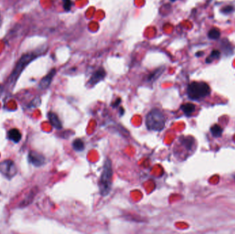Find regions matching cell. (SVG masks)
I'll use <instances>...</instances> for the list:
<instances>
[{
  "label": "cell",
  "mask_w": 235,
  "mask_h": 234,
  "mask_svg": "<svg viewBox=\"0 0 235 234\" xmlns=\"http://www.w3.org/2000/svg\"><path fill=\"white\" fill-rule=\"evenodd\" d=\"M73 148L77 152H81L85 148L84 142L80 139H76L72 143Z\"/></svg>",
  "instance_id": "obj_13"
},
{
  "label": "cell",
  "mask_w": 235,
  "mask_h": 234,
  "mask_svg": "<svg viewBox=\"0 0 235 234\" xmlns=\"http://www.w3.org/2000/svg\"><path fill=\"white\" fill-rule=\"evenodd\" d=\"M233 10H234V8L233 7L230 6H228L225 7L224 9H223L222 11L224 12V13H230Z\"/></svg>",
  "instance_id": "obj_21"
},
{
  "label": "cell",
  "mask_w": 235,
  "mask_h": 234,
  "mask_svg": "<svg viewBox=\"0 0 235 234\" xmlns=\"http://www.w3.org/2000/svg\"><path fill=\"white\" fill-rule=\"evenodd\" d=\"M164 70V67H159L157 69H156L152 73H151L147 77V81L148 82H153L156 81V79H157L160 76V75L162 74L163 73Z\"/></svg>",
  "instance_id": "obj_11"
},
{
  "label": "cell",
  "mask_w": 235,
  "mask_h": 234,
  "mask_svg": "<svg viewBox=\"0 0 235 234\" xmlns=\"http://www.w3.org/2000/svg\"><path fill=\"white\" fill-rule=\"evenodd\" d=\"M3 91H4V87H3L2 85H0V96H1L2 94H3Z\"/></svg>",
  "instance_id": "obj_22"
},
{
  "label": "cell",
  "mask_w": 235,
  "mask_h": 234,
  "mask_svg": "<svg viewBox=\"0 0 235 234\" xmlns=\"http://www.w3.org/2000/svg\"><path fill=\"white\" fill-rule=\"evenodd\" d=\"M181 109L183 111V112L186 115L190 116L194 113V111H195V106H194V104H193L186 103L182 105Z\"/></svg>",
  "instance_id": "obj_12"
},
{
  "label": "cell",
  "mask_w": 235,
  "mask_h": 234,
  "mask_svg": "<svg viewBox=\"0 0 235 234\" xmlns=\"http://www.w3.org/2000/svg\"><path fill=\"white\" fill-rule=\"evenodd\" d=\"M0 24H1V15H0Z\"/></svg>",
  "instance_id": "obj_25"
},
{
  "label": "cell",
  "mask_w": 235,
  "mask_h": 234,
  "mask_svg": "<svg viewBox=\"0 0 235 234\" xmlns=\"http://www.w3.org/2000/svg\"><path fill=\"white\" fill-rule=\"evenodd\" d=\"M210 93V88L209 85L203 82H191L187 89L188 98L193 100L202 99L208 95Z\"/></svg>",
  "instance_id": "obj_4"
},
{
  "label": "cell",
  "mask_w": 235,
  "mask_h": 234,
  "mask_svg": "<svg viewBox=\"0 0 235 234\" xmlns=\"http://www.w3.org/2000/svg\"><path fill=\"white\" fill-rule=\"evenodd\" d=\"M120 102H121V98H117V99L113 102L111 104V106H112L113 108H116L120 105Z\"/></svg>",
  "instance_id": "obj_20"
},
{
  "label": "cell",
  "mask_w": 235,
  "mask_h": 234,
  "mask_svg": "<svg viewBox=\"0 0 235 234\" xmlns=\"http://www.w3.org/2000/svg\"><path fill=\"white\" fill-rule=\"evenodd\" d=\"M220 57V52L218 50H213L210 56L206 58V63H210L215 59H218Z\"/></svg>",
  "instance_id": "obj_16"
},
{
  "label": "cell",
  "mask_w": 235,
  "mask_h": 234,
  "mask_svg": "<svg viewBox=\"0 0 235 234\" xmlns=\"http://www.w3.org/2000/svg\"><path fill=\"white\" fill-rule=\"evenodd\" d=\"M202 54H203V52H197V53L196 54L197 56H201V55H202Z\"/></svg>",
  "instance_id": "obj_24"
},
{
  "label": "cell",
  "mask_w": 235,
  "mask_h": 234,
  "mask_svg": "<svg viewBox=\"0 0 235 234\" xmlns=\"http://www.w3.org/2000/svg\"><path fill=\"white\" fill-rule=\"evenodd\" d=\"M28 161L30 164L36 167H40V166L43 165L45 161L44 156L35 151H30L28 154Z\"/></svg>",
  "instance_id": "obj_6"
},
{
  "label": "cell",
  "mask_w": 235,
  "mask_h": 234,
  "mask_svg": "<svg viewBox=\"0 0 235 234\" xmlns=\"http://www.w3.org/2000/svg\"><path fill=\"white\" fill-rule=\"evenodd\" d=\"M171 1H172V2H175V0H171Z\"/></svg>",
  "instance_id": "obj_26"
},
{
  "label": "cell",
  "mask_w": 235,
  "mask_h": 234,
  "mask_svg": "<svg viewBox=\"0 0 235 234\" xmlns=\"http://www.w3.org/2000/svg\"><path fill=\"white\" fill-rule=\"evenodd\" d=\"M48 117L49 121L52 125V127H54L55 128L58 129V130H60V129L62 128L61 122L59 118H58L57 114L53 112H49L48 114Z\"/></svg>",
  "instance_id": "obj_9"
},
{
  "label": "cell",
  "mask_w": 235,
  "mask_h": 234,
  "mask_svg": "<svg viewBox=\"0 0 235 234\" xmlns=\"http://www.w3.org/2000/svg\"><path fill=\"white\" fill-rule=\"evenodd\" d=\"M8 139L15 143H18L21 139V134L17 128H12L8 133Z\"/></svg>",
  "instance_id": "obj_10"
},
{
  "label": "cell",
  "mask_w": 235,
  "mask_h": 234,
  "mask_svg": "<svg viewBox=\"0 0 235 234\" xmlns=\"http://www.w3.org/2000/svg\"><path fill=\"white\" fill-rule=\"evenodd\" d=\"M120 115H122L124 114V109L123 108H120Z\"/></svg>",
  "instance_id": "obj_23"
},
{
  "label": "cell",
  "mask_w": 235,
  "mask_h": 234,
  "mask_svg": "<svg viewBox=\"0 0 235 234\" xmlns=\"http://www.w3.org/2000/svg\"><path fill=\"white\" fill-rule=\"evenodd\" d=\"M17 168L13 161L4 160L0 163V173L8 179H11L17 174Z\"/></svg>",
  "instance_id": "obj_5"
},
{
  "label": "cell",
  "mask_w": 235,
  "mask_h": 234,
  "mask_svg": "<svg viewBox=\"0 0 235 234\" xmlns=\"http://www.w3.org/2000/svg\"><path fill=\"white\" fill-rule=\"evenodd\" d=\"M40 103H41V100H40V98L38 97V98H36L34 99L32 102H31V103L30 104L29 107H38Z\"/></svg>",
  "instance_id": "obj_19"
},
{
  "label": "cell",
  "mask_w": 235,
  "mask_h": 234,
  "mask_svg": "<svg viewBox=\"0 0 235 234\" xmlns=\"http://www.w3.org/2000/svg\"><path fill=\"white\" fill-rule=\"evenodd\" d=\"M37 56H38V54L33 53V52L24 54L23 56L19 58V60L18 61L17 63L16 64V65H15V69L12 71L10 77H9L8 82L10 83V84H13V83L16 82L19 77L21 75V73H22V72L25 69H26V67L32 61L36 59Z\"/></svg>",
  "instance_id": "obj_3"
},
{
  "label": "cell",
  "mask_w": 235,
  "mask_h": 234,
  "mask_svg": "<svg viewBox=\"0 0 235 234\" xmlns=\"http://www.w3.org/2000/svg\"><path fill=\"white\" fill-rule=\"evenodd\" d=\"M145 123L148 130L161 131L165 127L166 118L162 111L155 108L147 115Z\"/></svg>",
  "instance_id": "obj_2"
},
{
  "label": "cell",
  "mask_w": 235,
  "mask_h": 234,
  "mask_svg": "<svg viewBox=\"0 0 235 234\" xmlns=\"http://www.w3.org/2000/svg\"><path fill=\"white\" fill-rule=\"evenodd\" d=\"M62 1H63V8L65 9V10L70 11L72 4V1H71V0H62Z\"/></svg>",
  "instance_id": "obj_18"
},
{
  "label": "cell",
  "mask_w": 235,
  "mask_h": 234,
  "mask_svg": "<svg viewBox=\"0 0 235 234\" xmlns=\"http://www.w3.org/2000/svg\"><path fill=\"white\" fill-rule=\"evenodd\" d=\"M220 31L216 28L210 30L208 32V37L211 39H217L220 37Z\"/></svg>",
  "instance_id": "obj_17"
},
{
  "label": "cell",
  "mask_w": 235,
  "mask_h": 234,
  "mask_svg": "<svg viewBox=\"0 0 235 234\" xmlns=\"http://www.w3.org/2000/svg\"><path fill=\"white\" fill-rule=\"evenodd\" d=\"M210 131H211L213 136L215 137H220L221 135L223 133V129L220 126L215 124L214 126H212L211 129H210Z\"/></svg>",
  "instance_id": "obj_15"
},
{
  "label": "cell",
  "mask_w": 235,
  "mask_h": 234,
  "mask_svg": "<svg viewBox=\"0 0 235 234\" xmlns=\"http://www.w3.org/2000/svg\"><path fill=\"white\" fill-rule=\"evenodd\" d=\"M234 179H235V174H234Z\"/></svg>",
  "instance_id": "obj_27"
},
{
  "label": "cell",
  "mask_w": 235,
  "mask_h": 234,
  "mask_svg": "<svg viewBox=\"0 0 235 234\" xmlns=\"http://www.w3.org/2000/svg\"><path fill=\"white\" fill-rule=\"evenodd\" d=\"M56 72H57V71H56L55 69H52L49 71V72L48 74L43 77L41 80V81L39 82V87L41 89H45L48 88L49 86L51 84L52 79H53L54 76L56 74Z\"/></svg>",
  "instance_id": "obj_8"
},
{
  "label": "cell",
  "mask_w": 235,
  "mask_h": 234,
  "mask_svg": "<svg viewBox=\"0 0 235 234\" xmlns=\"http://www.w3.org/2000/svg\"><path fill=\"white\" fill-rule=\"evenodd\" d=\"M105 76H106V72L103 67H100L98 69L93 73V74L89 80L88 84L90 86H94L95 85L98 84L99 82L103 81Z\"/></svg>",
  "instance_id": "obj_7"
},
{
  "label": "cell",
  "mask_w": 235,
  "mask_h": 234,
  "mask_svg": "<svg viewBox=\"0 0 235 234\" xmlns=\"http://www.w3.org/2000/svg\"><path fill=\"white\" fill-rule=\"evenodd\" d=\"M112 164H111V160L107 158L105 161L103 171H102V174L98 183L100 194L103 196L108 195L110 192L111 184H112Z\"/></svg>",
  "instance_id": "obj_1"
},
{
  "label": "cell",
  "mask_w": 235,
  "mask_h": 234,
  "mask_svg": "<svg viewBox=\"0 0 235 234\" xmlns=\"http://www.w3.org/2000/svg\"><path fill=\"white\" fill-rule=\"evenodd\" d=\"M34 191H31V192L28 194V195L26 198H24V200H23V201L20 204V207H26V206H28V205H30V203L33 200V197L35 196V194L33 193Z\"/></svg>",
  "instance_id": "obj_14"
}]
</instances>
